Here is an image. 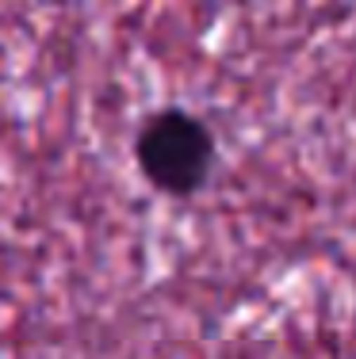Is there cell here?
<instances>
[{"label": "cell", "mask_w": 356, "mask_h": 359, "mask_svg": "<svg viewBox=\"0 0 356 359\" xmlns=\"http://www.w3.org/2000/svg\"><path fill=\"white\" fill-rule=\"evenodd\" d=\"M218 145L211 126L184 107H161L134 138V161L154 191L169 199H192L211 180Z\"/></svg>", "instance_id": "6da1fadb"}]
</instances>
